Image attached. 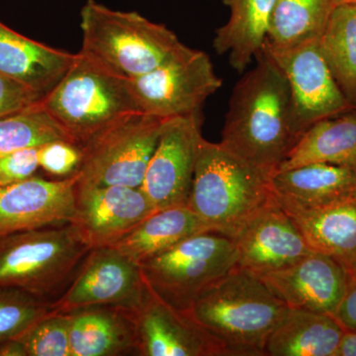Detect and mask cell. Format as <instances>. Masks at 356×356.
I'll list each match as a JSON object with an SVG mask.
<instances>
[{
  "label": "cell",
  "mask_w": 356,
  "mask_h": 356,
  "mask_svg": "<svg viewBox=\"0 0 356 356\" xmlns=\"http://www.w3.org/2000/svg\"><path fill=\"white\" fill-rule=\"evenodd\" d=\"M318 47L339 88L356 108V6H334Z\"/></svg>",
  "instance_id": "obj_26"
},
{
  "label": "cell",
  "mask_w": 356,
  "mask_h": 356,
  "mask_svg": "<svg viewBox=\"0 0 356 356\" xmlns=\"http://www.w3.org/2000/svg\"><path fill=\"white\" fill-rule=\"evenodd\" d=\"M232 238L238 252L236 266L259 276L291 266L312 252L274 196Z\"/></svg>",
  "instance_id": "obj_16"
},
{
  "label": "cell",
  "mask_w": 356,
  "mask_h": 356,
  "mask_svg": "<svg viewBox=\"0 0 356 356\" xmlns=\"http://www.w3.org/2000/svg\"><path fill=\"white\" fill-rule=\"evenodd\" d=\"M76 55L26 38L0 22V74L40 95L60 83Z\"/></svg>",
  "instance_id": "obj_20"
},
{
  "label": "cell",
  "mask_w": 356,
  "mask_h": 356,
  "mask_svg": "<svg viewBox=\"0 0 356 356\" xmlns=\"http://www.w3.org/2000/svg\"><path fill=\"white\" fill-rule=\"evenodd\" d=\"M286 76L302 134L318 122L355 109L339 88L321 54L318 40L276 48L262 49Z\"/></svg>",
  "instance_id": "obj_12"
},
{
  "label": "cell",
  "mask_w": 356,
  "mask_h": 356,
  "mask_svg": "<svg viewBox=\"0 0 356 356\" xmlns=\"http://www.w3.org/2000/svg\"><path fill=\"white\" fill-rule=\"evenodd\" d=\"M280 205L311 250L336 259L350 274L356 273V196L310 209Z\"/></svg>",
  "instance_id": "obj_19"
},
{
  "label": "cell",
  "mask_w": 356,
  "mask_h": 356,
  "mask_svg": "<svg viewBox=\"0 0 356 356\" xmlns=\"http://www.w3.org/2000/svg\"><path fill=\"white\" fill-rule=\"evenodd\" d=\"M346 332L329 314L288 308L264 351L269 356H337Z\"/></svg>",
  "instance_id": "obj_22"
},
{
  "label": "cell",
  "mask_w": 356,
  "mask_h": 356,
  "mask_svg": "<svg viewBox=\"0 0 356 356\" xmlns=\"http://www.w3.org/2000/svg\"><path fill=\"white\" fill-rule=\"evenodd\" d=\"M79 51L116 76L133 79L159 67L181 42L166 26L135 11L113 10L88 0L81 11Z\"/></svg>",
  "instance_id": "obj_4"
},
{
  "label": "cell",
  "mask_w": 356,
  "mask_h": 356,
  "mask_svg": "<svg viewBox=\"0 0 356 356\" xmlns=\"http://www.w3.org/2000/svg\"><path fill=\"white\" fill-rule=\"evenodd\" d=\"M334 6H343V4H350V6H356V0H332Z\"/></svg>",
  "instance_id": "obj_37"
},
{
  "label": "cell",
  "mask_w": 356,
  "mask_h": 356,
  "mask_svg": "<svg viewBox=\"0 0 356 356\" xmlns=\"http://www.w3.org/2000/svg\"><path fill=\"white\" fill-rule=\"evenodd\" d=\"M229 9L228 22L218 28L213 47L219 55H229V63L245 72L264 49L276 0H222Z\"/></svg>",
  "instance_id": "obj_23"
},
{
  "label": "cell",
  "mask_w": 356,
  "mask_h": 356,
  "mask_svg": "<svg viewBox=\"0 0 356 356\" xmlns=\"http://www.w3.org/2000/svg\"><path fill=\"white\" fill-rule=\"evenodd\" d=\"M337 356H356V332H346Z\"/></svg>",
  "instance_id": "obj_36"
},
{
  "label": "cell",
  "mask_w": 356,
  "mask_h": 356,
  "mask_svg": "<svg viewBox=\"0 0 356 356\" xmlns=\"http://www.w3.org/2000/svg\"><path fill=\"white\" fill-rule=\"evenodd\" d=\"M288 308L259 276L236 266L206 288L184 313L229 356H264L267 339Z\"/></svg>",
  "instance_id": "obj_2"
},
{
  "label": "cell",
  "mask_w": 356,
  "mask_h": 356,
  "mask_svg": "<svg viewBox=\"0 0 356 356\" xmlns=\"http://www.w3.org/2000/svg\"><path fill=\"white\" fill-rule=\"evenodd\" d=\"M202 123V111L163 120L140 186L156 210L188 204Z\"/></svg>",
  "instance_id": "obj_10"
},
{
  "label": "cell",
  "mask_w": 356,
  "mask_h": 356,
  "mask_svg": "<svg viewBox=\"0 0 356 356\" xmlns=\"http://www.w3.org/2000/svg\"><path fill=\"white\" fill-rule=\"evenodd\" d=\"M0 356H27L22 343L16 339L0 343Z\"/></svg>",
  "instance_id": "obj_35"
},
{
  "label": "cell",
  "mask_w": 356,
  "mask_h": 356,
  "mask_svg": "<svg viewBox=\"0 0 356 356\" xmlns=\"http://www.w3.org/2000/svg\"><path fill=\"white\" fill-rule=\"evenodd\" d=\"M332 0H276L266 43L276 48L320 39Z\"/></svg>",
  "instance_id": "obj_27"
},
{
  "label": "cell",
  "mask_w": 356,
  "mask_h": 356,
  "mask_svg": "<svg viewBox=\"0 0 356 356\" xmlns=\"http://www.w3.org/2000/svg\"><path fill=\"white\" fill-rule=\"evenodd\" d=\"M129 311L140 355L229 356L224 346L186 313L168 305L149 289L142 303Z\"/></svg>",
  "instance_id": "obj_14"
},
{
  "label": "cell",
  "mask_w": 356,
  "mask_h": 356,
  "mask_svg": "<svg viewBox=\"0 0 356 356\" xmlns=\"http://www.w3.org/2000/svg\"><path fill=\"white\" fill-rule=\"evenodd\" d=\"M90 250L72 222L0 236V287L47 300L74 277Z\"/></svg>",
  "instance_id": "obj_6"
},
{
  "label": "cell",
  "mask_w": 356,
  "mask_h": 356,
  "mask_svg": "<svg viewBox=\"0 0 356 356\" xmlns=\"http://www.w3.org/2000/svg\"><path fill=\"white\" fill-rule=\"evenodd\" d=\"M39 168L38 147L20 149L0 156V186L17 184L34 177Z\"/></svg>",
  "instance_id": "obj_32"
},
{
  "label": "cell",
  "mask_w": 356,
  "mask_h": 356,
  "mask_svg": "<svg viewBox=\"0 0 356 356\" xmlns=\"http://www.w3.org/2000/svg\"><path fill=\"white\" fill-rule=\"evenodd\" d=\"M83 159V147L72 140H53L38 147L40 168L58 179L74 177Z\"/></svg>",
  "instance_id": "obj_31"
},
{
  "label": "cell",
  "mask_w": 356,
  "mask_h": 356,
  "mask_svg": "<svg viewBox=\"0 0 356 356\" xmlns=\"http://www.w3.org/2000/svg\"><path fill=\"white\" fill-rule=\"evenodd\" d=\"M74 224L92 250L113 247L158 211L140 187L77 185Z\"/></svg>",
  "instance_id": "obj_13"
},
{
  "label": "cell",
  "mask_w": 356,
  "mask_h": 356,
  "mask_svg": "<svg viewBox=\"0 0 356 356\" xmlns=\"http://www.w3.org/2000/svg\"><path fill=\"white\" fill-rule=\"evenodd\" d=\"M44 96L0 74V118L36 104Z\"/></svg>",
  "instance_id": "obj_33"
},
{
  "label": "cell",
  "mask_w": 356,
  "mask_h": 356,
  "mask_svg": "<svg viewBox=\"0 0 356 356\" xmlns=\"http://www.w3.org/2000/svg\"><path fill=\"white\" fill-rule=\"evenodd\" d=\"M129 83L140 111L163 120L201 111L222 86L209 56L184 43L156 69Z\"/></svg>",
  "instance_id": "obj_9"
},
{
  "label": "cell",
  "mask_w": 356,
  "mask_h": 356,
  "mask_svg": "<svg viewBox=\"0 0 356 356\" xmlns=\"http://www.w3.org/2000/svg\"><path fill=\"white\" fill-rule=\"evenodd\" d=\"M72 356H114L137 351V337L128 309L92 306L69 313Z\"/></svg>",
  "instance_id": "obj_21"
},
{
  "label": "cell",
  "mask_w": 356,
  "mask_h": 356,
  "mask_svg": "<svg viewBox=\"0 0 356 356\" xmlns=\"http://www.w3.org/2000/svg\"><path fill=\"white\" fill-rule=\"evenodd\" d=\"M147 291L140 266L113 247L95 248L89 250L70 286L51 307L58 313L92 306L132 310L142 303Z\"/></svg>",
  "instance_id": "obj_11"
},
{
  "label": "cell",
  "mask_w": 356,
  "mask_h": 356,
  "mask_svg": "<svg viewBox=\"0 0 356 356\" xmlns=\"http://www.w3.org/2000/svg\"><path fill=\"white\" fill-rule=\"evenodd\" d=\"M208 231L188 205L173 206L156 211L113 248L140 266L185 238Z\"/></svg>",
  "instance_id": "obj_24"
},
{
  "label": "cell",
  "mask_w": 356,
  "mask_h": 356,
  "mask_svg": "<svg viewBox=\"0 0 356 356\" xmlns=\"http://www.w3.org/2000/svg\"><path fill=\"white\" fill-rule=\"evenodd\" d=\"M238 264L233 238L203 232L140 264L147 289L178 311L186 312L213 282Z\"/></svg>",
  "instance_id": "obj_7"
},
{
  "label": "cell",
  "mask_w": 356,
  "mask_h": 356,
  "mask_svg": "<svg viewBox=\"0 0 356 356\" xmlns=\"http://www.w3.org/2000/svg\"><path fill=\"white\" fill-rule=\"evenodd\" d=\"M255 60L233 89L220 144L270 177L301 132L286 76L264 50Z\"/></svg>",
  "instance_id": "obj_1"
},
{
  "label": "cell",
  "mask_w": 356,
  "mask_h": 356,
  "mask_svg": "<svg viewBox=\"0 0 356 356\" xmlns=\"http://www.w3.org/2000/svg\"><path fill=\"white\" fill-rule=\"evenodd\" d=\"M315 163L356 168V108L311 126L277 170Z\"/></svg>",
  "instance_id": "obj_25"
},
{
  "label": "cell",
  "mask_w": 356,
  "mask_h": 356,
  "mask_svg": "<svg viewBox=\"0 0 356 356\" xmlns=\"http://www.w3.org/2000/svg\"><path fill=\"white\" fill-rule=\"evenodd\" d=\"M44 106L77 144L129 114L140 112L129 79L116 76L79 51Z\"/></svg>",
  "instance_id": "obj_5"
},
{
  "label": "cell",
  "mask_w": 356,
  "mask_h": 356,
  "mask_svg": "<svg viewBox=\"0 0 356 356\" xmlns=\"http://www.w3.org/2000/svg\"><path fill=\"white\" fill-rule=\"evenodd\" d=\"M273 199L268 175L203 139L187 205L210 231L234 238Z\"/></svg>",
  "instance_id": "obj_3"
},
{
  "label": "cell",
  "mask_w": 356,
  "mask_h": 356,
  "mask_svg": "<svg viewBox=\"0 0 356 356\" xmlns=\"http://www.w3.org/2000/svg\"><path fill=\"white\" fill-rule=\"evenodd\" d=\"M163 119L129 114L83 145L77 185L140 187L161 135Z\"/></svg>",
  "instance_id": "obj_8"
},
{
  "label": "cell",
  "mask_w": 356,
  "mask_h": 356,
  "mask_svg": "<svg viewBox=\"0 0 356 356\" xmlns=\"http://www.w3.org/2000/svg\"><path fill=\"white\" fill-rule=\"evenodd\" d=\"M275 200L293 207H323L356 196V168L315 163L276 170L269 177Z\"/></svg>",
  "instance_id": "obj_18"
},
{
  "label": "cell",
  "mask_w": 356,
  "mask_h": 356,
  "mask_svg": "<svg viewBox=\"0 0 356 356\" xmlns=\"http://www.w3.org/2000/svg\"><path fill=\"white\" fill-rule=\"evenodd\" d=\"M69 313L51 312L15 337L27 356H72Z\"/></svg>",
  "instance_id": "obj_30"
},
{
  "label": "cell",
  "mask_w": 356,
  "mask_h": 356,
  "mask_svg": "<svg viewBox=\"0 0 356 356\" xmlns=\"http://www.w3.org/2000/svg\"><path fill=\"white\" fill-rule=\"evenodd\" d=\"M51 302L13 287H0V343L20 336L53 312Z\"/></svg>",
  "instance_id": "obj_29"
},
{
  "label": "cell",
  "mask_w": 356,
  "mask_h": 356,
  "mask_svg": "<svg viewBox=\"0 0 356 356\" xmlns=\"http://www.w3.org/2000/svg\"><path fill=\"white\" fill-rule=\"evenodd\" d=\"M334 317L346 332H356V273L350 274L348 289Z\"/></svg>",
  "instance_id": "obj_34"
},
{
  "label": "cell",
  "mask_w": 356,
  "mask_h": 356,
  "mask_svg": "<svg viewBox=\"0 0 356 356\" xmlns=\"http://www.w3.org/2000/svg\"><path fill=\"white\" fill-rule=\"evenodd\" d=\"M259 278L289 308L334 316L348 289L350 273L336 259L312 250L291 266Z\"/></svg>",
  "instance_id": "obj_17"
},
{
  "label": "cell",
  "mask_w": 356,
  "mask_h": 356,
  "mask_svg": "<svg viewBox=\"0 0 356 356\" xmlns=\"http://www.w3.org/2000/svg\"><path fill=\"white\" fill-rule=\"evenodd\" d=\"M58 140L74 142L46 109L43 100L0 118V156Z\"/></svg>",
  "instance_id": "obj_28"
},
{
  "label": "cell",
  "mask_w": 356,
  "mask_h": 356,
  "mask_svg": "<svg viewBox=\"0 0 356 356\" xmlns=\"http://www.w3.org/2000/svg\"><path fill=\"white\" fill-rule=\"evenodd\" d=\"M77 178L32 177L0 186V236L60 226L76 217Z\"/></svg>",
  "instance_id": "obj_15"
}]
</instances>
